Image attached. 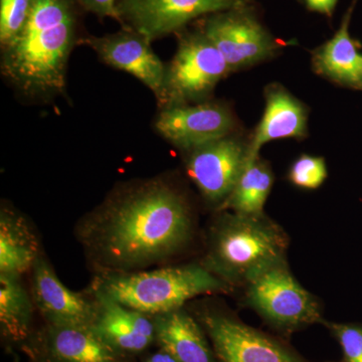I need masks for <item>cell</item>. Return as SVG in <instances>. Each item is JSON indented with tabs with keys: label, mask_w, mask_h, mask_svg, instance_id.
<instances>
[{
	"label": "cell",
	"mask_w": 362,
	"mask_h": 362,
	"mask_svg": "<svg viewBox=\"0 0 362 362\" xmlns=\"http://www.w3.org/2000/svg\"><path fill=\"white\" fill-rule=\"evenodd\" d=\"M194 235L182 192L162 180L127 185L77 226L78 242L100 273H122L162 263Z\"/></svg>",
	"instance_id": "6da1fadb"
},
{
	"label": "cell",
	"mask_w": 362,
	"mask_h": 362,
	"mask_svg": "<svg viewBox=\"0 0 362 362\" xmlns=\"http://www.w3.org/2000/svg\"><path fill=\"white\" fill-rule=\"evenodd\" d=\"M76 37L71 0H33L25 28L2 47V74L28 96L62 94Z\"/></svg>",
	"instance_id": "7a4b0ae2"
},
{
	"label": "cell",
	"mask_w": 362,
	"mask_h": 362,
	"mask_svg": "<svg viewBox=\"0 0 362 362\" xmlns=\"http://www.w3.org/2000/svg\"><path fill=\"white\" fill-rule=\"evenodd\" d=\"M288 247L287 233L267 214L223 213L209 228L201 264L230 287H246L274 267L287 264Z\"/></svg>",
	"instance_id": "3957f363"
},
{
	"label": "cell",
	"mask_w": 362,
	"mask_h": 362,
	"mask_svg": "<svg viewBox=\"0 0 362 362\" xmlns=\"http://www.w3.org/2000/svg\"><path fill=\"white\" fill-rule=\"evenodd\" d=\"M232 289L202 264L102 273L90 288L124 306L151 316L182 308L195 297L228 293Z\"/></svg>",
	"instance_id": "277c9868"
},
{
	"label": "cell",
	"mask_w": 362,
	"mask_h": 362,
	"mask_svg": "<svg viewBox=\"0 0 362 362\" xmlns=\"http://www.w3.org/2000/svg\"><path fill=\"white\" fill-rule=\"evenodd\" d=\"M245 289L247 304L285 337L324 320L318 299L298 282L288 263L262 274Z\"/></svg>",
	"instance_id": "5b68a950"
},
{
	"label": "cell",
	"mask_w": 362,
	"mask_h": 362,
	"mask_svg": "<svg viewBox=\"0 0 362 362\" xmlns=\"http://www.w3.org/2000/svg\"><path fill=\"white\" fill-rule=\"evenodd\" d=\"M230 73L221 52L202 33L180 39L173 61L166 66L162 109L202 103L221 78Z\"/></svg>",
	"instance_id": "8992f818"
},
{
	"label": "cell",
	"mask_w": 362,
	"mask_h": 362,
	"mask_svg": "<svg viewBox=\"0 0 362 362\" xmlns=\"http://www.w3.org/2000/svg\"><path fill=\"white\" fill-rule=\"evenodd\" d=\"M213 347L216 362H309L283 340L214 308L195 313Z\"/></svg>",
	"instance_id": "52a82bcc"
},
{
	"label": "cell",
	"mask_w": 362,
	"mask_h": 362,
	"mask_svg": "<svg viewBox=\"0 0 362 362\" xmlns=\"http://www.w3.org/2000/svg\"><path fill=\"white\" fill-rule=\"evenodd\" d=\"M242 6V0H118L121 23L152 40L180 30L189 21L209 13Z\"/></svg>",
	"instance_id": "ba28073f"
},
{
	"label": "cell",
	"mask_w": 362,
	"mask_h": 362,
	"mask_svg": "<svg viewBox=\"0 0 362 362\" xmlns=\"http://www.w3.org/2000/svg\"><path fill=\"white\" fill-rule=\"evenodd\" d=\"M240 8L214 14L202 32L223 54L230 71L265 62L280 47L259 21Z\"/></svg>",
	"instance_id": "9c48e42d"
},
{
	"label": "cell",
	"mask_w": 362,
	"mask_h": 362,
	"mask_svg": "<svg viewBox=\"0 0 362 362\" xmlns=\"http://www.w3.org/2000/svg\"><path fill=\"white\" fill-rule=\"evenodd\" d=\"M249 159V144L233 136L188 151L187 170L211 206L221 209Z\"/></svg>",
	"instance_id": "30bf717a"
},
{
	"label": "cell",
	"mask_w": 362,
	"mask_h": 362,
	"mask_svg": "<svg viewBox=\"0 0 362 362\" xmlns=\"http://www.w3.org/2000/svg\"><path fill=\"white\" fill-rule=\"evenodd\" d=\"M235 128V120L228 107L206 102L163 109L156 121L157 133L187 152L228 137Z\"/></svg>",
	"instance_id": "8fae6325"
},
{
	"label": "cell",
	"mask_w": 362,
	"mask_h": 362,
	"mask_svg": "<svg viewBox=\"0 0 362 362\" xmlns=\"http://www.w3.org/2000/svg\"><path fill=\"white\" fill-rule=\"evenodd\" d=\"M23 346L33 361L128 362L92 326L45 324Z\"/></svg>",
	"instance_id": "7c38bea8"
},
{
	"label": "cell",
	"mask_w": 362,
	"mask_h": 362,
	"mask_svg": "<svg viewBox=\"0 0 362 362\" xmlns=\"http://www.w3.org/2000/svg\"><path fill=\"white\" fill-rule=\"evenodd\" d=\"M32 297L35 309L47 324L93 326L97 305L90 291H71L59 281L51 264L40 254L32 269Z\"/></svg>",
	"instance_id": "4fadbf2b"
},
{
	"label": "cell",
	"mask_w": 362,
	"mask_h": 362,
	"mask_svg": "<svg viewBox=\"0 0 362 362\" xmlns=\"http://www.w3.org/2000/svg\"><path fill=\"white\" fill-rule=\"evenodd\" d=\"M103 63L138 78L161 99L166 66L150 47V42L134 30H122L86 40Z\"/></svg>",
	"instance_id": "5bb4252c"
},
{
	"label": "cell",
	"mask_w": 362,
	"mask_h": 362,
	"mask_svg": "<svg viewBox=\"0 0 362 362\" xmlns=\"http://www.w3.org/2000/svg\"><path fill=\"white\" fill-rule=\"evenodd\" d=\"M90 291L97 305L92 327L114 349L129 357L146 351L156 343L153 316L124 306L101 293Z\"/></svg>",
	"instance_id": "9a60e30c"
},
{
	"label": "cell",
	"mask_w": 362,
	"mask_h": 362,
	"mask_svg": "<svg viewBox=\"0 0 362 362\" xmlns=\"http://www.w3.org/2000/svg\"><path fill=\"white\" fill-rule=\"evenodd\" d=\"M265 97V111L249 143V159L258 157L268 142L307 135L308 110L301 101L278 84L269 86Z\"/></svg>",
	"instance_id": "2e32d148"
},
{
	"label": "cell",
	"mask_w": 362,
	"mask_h": 362,
	"mask_svg": "<svg viewBox=\"0 0 362 362\" xmlns=\"http://www.w3.org/2000/svg\"><path fill=\"white\" fill-rule=\"evenodd\" d=\"M156 343L180 362H216L213 347L195 316L185 308L153 316Z\"/></svg>",
	"instance_id": "e0dca14e"
},
{
	"label": "cell",
	"mask_w": 362,
	"mask_h": 362,
	"mask_svg": "<svg viewBox=\"0 0 362 362\" xmlns=\"http://www.w3.org/2000/svg\"><path fill=\"white\" fill-rule=\"evenodd\" d=\"M354 6L345 14L337 33L314 52L312 66L317 74L337 84L361 88L362 54L349 33Z\"/></svg>",
	"instance_id": "ac0fdd59"
},
{
	"label": "cell",
	"mask_w": 362,
	"mask_h": 362,
	"mask_svg": "<svg viewBox=\"0 0 362 362\" xmlns=\"http://www.w3.org/2000/svg\"><path fill=\"white\" fill-rule=\"evenodd\" d=\"M42 252L28 220L11 209L0 211V274L21 277L32 270Z\"/></svg>",
	"instance_id": "d6986e66"
},
{
	"label": "cell",
	"mask_w": 362,
	"mask_h": 362,
	"mask_svg": "<svg viewBox=\"0 0 362 362\" xmlns=\"http://www.w3.org/2000/svg\"><path fill=\"white\" fill-rule=\"evenodd\" d=\"M35 303L21 277L0 274V330L2 337L25 344L32 338Z\"/></svg>",
	"instance_id": "ffe728a7"
},
{
	"label": "cell",
	"mask_w": 362,
	"mask_h": 362,
	"mask_svg": "<svg viewBox=\"0 0 362 362\" xmlns=\"http://www.w3.org/2000/svg\"><path fill=\"white\" fill-rule=\"evenodd\" d=\"M274 173L270 165L259 156L247 159L244 170L233 187L232 194L221 207L240 214H262L271 194Z\"/></svg>",
	"instance_id": "44dd1931"
},
{
	"label": "cell",
	"mask_w": 362,
	"mask_h": 362,
	"mask_svg": "<svg viewBox=\"0 0 362 362\" xmlns=\"http://www.w3.org/2000/svg\"><path fill=\"white\" fill-rule=\"evenodd\" d=\"M328 176L327 165L323 157L302 154L290 166L288 180L302 189H317Z\"/></svg>",
	"instance_id": "7402d4cb"
},
{
	"label": "cell",
	"mask_w": 362,
	"mask_h": 362,
	"mask_svg": "<svg viewBox=\"0 0 362 362\" xmlns=\"http://www.w3.org/2000/svg\"><path fill=\"white\" fill-rule=\"evenodd\" d=\"M33 0H0V44L4 47L13 42L30 16Z\"/></svg>",
	"instance_id": "603a6c76"
},
{
	"label": "cell",
	"mask_w": 362,
	"mask_h": 362,
	"mask_svg": "<svg viewBox=\"0 0 362 362\" xmlns=\"http://www.w3.org/2000/svg\"><path fill=\"white\" fill-rule=\"evenodd\" d=\"M341 349L344 362H362V325L323 320L322 323Z\"/></svg>",
	"instance_id": "cb8c5ba5"
},
{
	"label": "cell",
	"mask_w": 362,
	"mask_h": 362,
	"mask_svg": "<svg viewBox=\"0 0 362 362\" xmlns=\"http://www.w3.org/2000/svg\"><path fill=\"white\" fill-rule=\"evenodd\" d=\"M81 6L90 13L96 14L100 18H111L120 21L117 0H78Z\"/></svg>",
	"instance_id": "d4e9b609"
},
{
	"label": "cell",
	"mask_w": 362,
	"mask_h": 362,
	"mask_svg": "<svg viewBox=\"0 0 362 362\" xmlns=\"http://www.w3.org/2000/svg\"><path fill=\"white\" fill-rule=\"evenodd\" d=\"M305 1L310 11L331 16L337 6L338 0H305Z\"/></svg>",
	"instance_id": "484cf974"
},
{
	"label": "cell",
	"mask_w": 362,
	"mask_h": 362,
	"mask_svg": "<svg viewBox=\"0 0 362 362\" xmlns=\"http://www.w3.org/2000/svg\"><path fill=\"white\" fill-rule=\"evenodd\" d=\"M141 362H180L165 350L159 349L158 351L145 357Z\"/></svg>",
	"instance_id": "4316f807"
},
{
	"label": "cell",
	"mask_w": 362,
	"mask_h": 362,
	"mask_svg": "<svg viewBox=\"0 0 362 362\" xmlns=\"http://www.w3.org/2000/svg\"><path fill=\"white\" fill-rule=\"evenodd\" d=\"M33 362H42V361H33Z\"/></svg>",
	"instance_id": "83f0119b"
},
{
	"label": "cell",
	"mask_w": 362,
	"mask_h": 362,
	"mask_svg": "<svg viewBox=\"0 0 362 362\" xmlns=\"http://www.w3.org/2000/svg\"><path fill=\"white\" fill-rule=\"evenodd\" d=\"M361 88H362V85H361Z\"/></svg>",
	"instance_id": "f1b7e54d"
}]
</instances>
